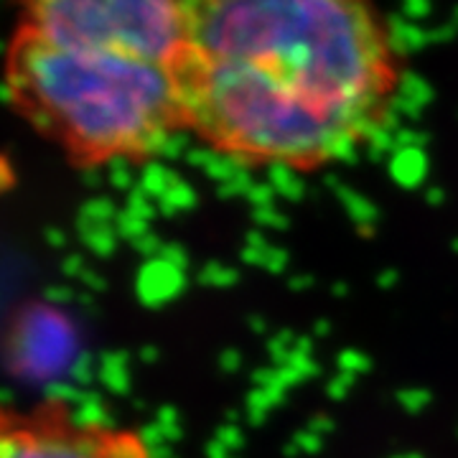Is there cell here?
<instances>
[{
    "instance_id": "6da1fadb",
    "label": "cell",
    "mask_w": 458,
    "mask_h": 458,
    "mask_svg": "<svg viewBox=\"0 0 458 458\" xmlns=\"http://www.w3.org/2000/svg\"><path fill=\"white\" fill-rule=\"evenodd\" d=\"M3 84L13 110L82 168L110 164L114 171L146 161L171 132L189 128L171 66L59 47L18 26Z\"/></svg>"
},
{
    "instance_id": "7a4b0ae2",
    "label": "cell",
    "mask_w": 458,
    "mask_h": 458,
    "mask_svg": "<svg viewBox=\"0 0 458 458\" xmlns=\"http://www.w3.org/2000/svg\"><path fill=\"white\" fill-rule=\"evenodd\" d=\"M191 49L270 69L301 95L339 114L364 138L397 84L390 33L361 3L232 0L181 3Z\"/></svg>"
},
{
    "instance_id": "3957f363",
    "label": "cell",
    "mask_w": 458,
    "mask_h": 458,
    "mask_svg": "<svg viewBox=\"0 0 458 458\" xmlns=\"http://www.w3.org/2000/svg\"><path fill=\"white\" fill-rule=\"evenodd\" d=\"M174 72L189 128H197L214 150L245 156L252 165L313 168L328 164L344 138H360L339 114L260 64L209 59L189 49Z\"/></svg>"
},
{
    "instance_id": "277c9868",
    "label": "cell",
    "mask_w": 458,
    "mask_h": 458,
    "mask_svg": "<svg viewBox=\"0 0 458 458\" xmlns=\"http://www.w3.org/2000/svg\"><path fill=\"white\" fill-rule=\"evenodd\" d=\"M16 26L49 44L110 51L171 69L191 49L183 5L165 0H36L21 8Z\"/></svg>"
},
{
    "instance_id": "5b68a950",
    "label": "cell",
    "mask_w": 458,
    "mask_h": 458,
    "mask_svg": "<svg viewBox=\"0 0 458 458\" xmlns=\"http://www.w3.org/2000/svg\"><path fill=\"white\" fill-rule=\"evenodd\" d=\"M0 458H150L140 433L87 426L51 397L31 410L0 405Z\"/></svg>"
},
{
    "instance_id": "8992f818",
    "label": "cell",
    "mask_w": 458,
    "mask_h": 458,
    "mask_svg": "<svg viewBox=\"0 0 458 458\" xmlns=\"http://www.w3.org/2000/svg\"><path fill=\"white\" fill-rule=\"evenodd\" d=\"M72 352V328L62 313L29 309L13 327L11 354L18 372L31 377L51 375Z\"/></svg>"
},
{
    "instance_id": "52a82bcc",
    "label": "cell",
    "mask_w": 458,
    "mask_h": 458,
    "mask_svg": "<svg viewBox=\"0 0 458 458\" xmlns=\"http://www.w3.org/2000/svg\"><path fill=\"white\" fill-rule=\"evenodd\" d=\"M186 288V273L165 260H150L138 276V295L148 309H161L176 301Z\"/></svg>"
},
{
    "instance_id": "ba28073f",
    "label": "cell",
    "mask_w": 458,
    "mask_h": 458,
    "mask_svg": "<svg viewBox=\"0 0 458 458\" xmlns=\"http://www.w3.org/2000/svg\"><path fill=\"white\" fill-rule=\"evenodd\" d=\"M390 176L403 189H418L428 176V156L423 148H397L390 156Z\"/></svg>"
},
{
    "instance_id": "9c48e42d",
    "label": "cell",
    "mask_w": 458,
    "mask_h": 458,
    "mask_svg": "<svg viewBox=\"0 0 458 458\" xmlns=\"http://www.w3.org/2000/svg\"><path fill=\"white\" fill-rule=\"evenodd\" d=\"M387 33H390V49L393 54H410V51L423 49L430 44V36L423 31L418 23H410L405 18H390L387 23Z\"/></svg>"
},
{
    "instance_id": "30bf717a",
    "label": "cell",
    "mask_w": 458,
    "mask_h": 458,
    "mask_svg": "<svg viewBox=\"0 0 458 458\" xmlns=\"http://www.w3.org/2000/svg\"><path fill=\"white\" fill-rule=\"evenodd\" d=\"M336 197L342 199L344 209L349 212V216L354 219V225L364 232V234H369L372 229L377 227V219H379V212H377V207L369 201V199H364L357 191H352L349 186H344L339 183L336 189Z\"/></svg>"
},
{
    "instance_id": "8fae6325",
    "label": "cell",
    "mask_w": 458,
    "mask_h": 458,
    "mask_svg": "<svg viewBox=\"0 0 458 458\" xmlns=\"http://www.w3.org/2000/svg\"><path fill=\"white\" fill-rule=\"evenodd\" d=\"M267 179H270V186L276 189V194L288 201H301L306 194V183L298 179L293 165L273 164L267 168Z\"/></svg>"
},
{
    "instance_id": "7c38bea8",
    "label": "cell",
    "mask_w": 458,
    "mask_h": 458,
    "mask_svg": "<svg viewBox=\"0 0 458 458\" xmlns=\"http://www.w3.org/2000/svg\"><path fill=\"white\" fill-rule=\"evenodd\" d=\"M194 207H197V194L183 179L179 183H174L164 197L158 199V212L165 214V216H174V214L194 209Z\"/></svg>"
},
{
    "instance_id": "4fadbf2b",
    "label": "cell",
    "mask_w": 458,
    "mask_h": 458,
    "mask_svg": "<svg viewBox=\"0 0 458 458\" xmlns=\"http://www.w3.org/2000/svg\"><path fill=\"white\" fill-rule=\"evenodd\" d=\"M181 176H176L174 171H168L164 164H148L143 168V179H140V191L146 194H153V197H164L165 191L179 183Z\"/></svg>"
},
{
    "instance_id": "5bb4252c",
    "label": "cell",
    "mask_w": 458,
    "mask_h": 458,
    "mask_svg": "<svg viewBox=\"0 0 458 458\" xmlns=\"http://www.w3.org/2000/svg\"><path fill=\"white\" fill-rule=\"evenodd\" d=\"M397 95H403V98L412 99L415 105H420V107H428L433 98H436V92H433V87L423 80V77H418L415 72H400V80H397Z\"/></svg>"
},
{
    "instance_id": "9a60e30c",
    "label": "cell",
    "mask_w": 458,
    "mask_h": 458,
    "mask_svg": "<svg viewBox=\"0 0 458 458\" xmlns=\"http://www.w3.org/2000/svg\"><path fill=\"white\" fill-rule=\"evenodd\" d=\"M240 280L237 270H232L227 265H219V262H209L207 267H201L199 273V283L201 285H209V288H229Z\"/></svg>"
},
{
    "instance_id": "2e32d148",
    "label": "cell",
    "mask_w": 458,
    "mask_h": 458,
    "mask_svg": "<svg viewBox=\"0 0 458 458\" xmlns=\"http://www.w3.org/2000/svg\"><path fill=\"white\" fill-rule=\"evenodd\" d=\"M273 408H276V405H273V400L267 397V393L260 390V387H255L252 393L247 394V420H250V426H262L265 418H267V412Z\"/></svg>"
},
{
    "instance_id": "e0dca14e",
    "label": "cell",
    "mask_w": 458,
    "mask_h": 458,
    "mask_svg": "<svg viewBox=\"0 0 458 458\" xmlns=\"http://www.w3.org/2000/svg\"><path fill=\"white\" fill-rule=\"evenodd\" d=\"M336 364H339V372L354 377H360L372 369V360L364 352H360V349H344L342 354H339V360H336Z\"/></svg>"
},
{
    "instance_id": "ac0fdd59",
    "label": "cell",
    "mask_w": 458,
    "mask_h": 458,
    "mask_svg": "<svg viewBox=\"0 0 458 458\" xmlns=\"http://www.w3.org/2000/svg\"><path fill=\"white\" fill-rule=\"evenodd\" d=\"M430 400H433V394L426 387H408V390H400L397 393V403H400V408L405 410V412H423V410L430 405Z\"/></svg>"
},
{
    "instance_id": "d6986e66",
    "label": "cell",
    "mask_w": 458,
    "mask_h": 458,
    "mask_svg": "<svg viewBox=\"0 0 458 458\" xmlns=\"http://www.w3.org/2000/svg\"><path fill=\"white\" fill-rule=\"evenodd\" d=\"M189 140H191V138H189V132L186 131H174L168 138H165V143L158 156H161V158H168V161H176V158H181V156L186 158V153L191 150V148H189L191 146Z\"/></svg>"
},
{
    "instance_id": "ffe728a7",
    "label": "cell",
    "mask_w": 458,
    "mask_h": 458,
    "mask_svg": "<svg viewBox=\"0 0 458 458\" xmlns=\"http://www.w3.org/2000/svg\"><path fill=\"white\" fill-rule=\"evenodd\" d=\"M252 189H255V179L250 176V171H242V174H237V176L229 181V183H222V186H219V197L222 199L247 197Z\"/></svg>"
},
{
    "instance_id": "44dd1931",
    "label": "cell",
    "mask_w": 458,
    "mask_h": 458,
    "mask_svg": "<svg viewBox=\"0 0 458 458\" xmlns=\"http://www.w3.org/2000/svg\"><path fill=\"white\" fill-rule=\"evenodd\" d=\"M158 426H161V430H164L165 441L168 443L181 441L183 430H181V423H179V410L171 408V405L161 408V412H158Z\"/></svg>"
},
{
    "instance_id": "7402d4cb",
    "label": "cell",
    "mask_w": 458,
    "mask_h": 458,
    "mask_svg": "<svg viewBox=\"0 0 458 458\" xmlns=\"http://www.w3.org/2000/svg\"><path fill=\"white\" fill-rule=\"evenodd\" d=\"M227 451H240L245 445V433L237 428V423H225V426L216 430V438Z\"/></svg>"
},
{
    "instance_id": "603a6c76",
    "label": "cell",
    "mask_w": 458,
    "mask_h": 458,
    "mask_svg": "<svg viewBox=\"0 0 458 458\" xmlns=\"http://www.w3.org/2000/svg\"><path fill=\"white\" fill-rule=\"evenodd\" d=\"M128 214H132L135 219H140V222H150L153 216H156V207L148 201V194L146 191H132V197H131V207H128Z\"/></svg>"
},
{
    "instance_id": "cb8c5ba5",
    "label": "cell",
    "mask_w": 458,
    "mask_h": 458,
    "mask_svg": "<svg viewBox=\"0 0 458 458\" xmlns=\"http://www.w3.org/2000/svg\"><path fill=\"white\" fill-rule=\"evenodd\" d=\"M252 216L260 227H276V229H285L288 227V216L280 214L276 207H265V209H252Z\"/></svg>"
},
{
    "instance_id": "d4e9b609",
    "label": "cell",
    "mask_w": 458,
    "mask_h": 458,
    "mask_svg": "<svg viewBox=\"0 0 458 458\" xmlns=\"http://www.w3.org/2000/svg\"><path fill=\"white\" fill-rule=\"evenodd\" d=\"M250 204L255 209H265V207H276V189L270 183H255V189L247 194Z\"/></svg>"
},
{
    "instance_id": "484cf974",
    "label": "cell",
    "mask_w": 458,
    "mask_h": 458,
    "mask_svg": "<svg viewBox=\"0 0 458 458\" xmlns=\"http://www.w3.org/2000/svg\"><path fill=\"white\" fill-rule=\"evenodd\" d=\"M357 385V377L354 375H344V372H339V375L334 377L331 382H328L327 393L331 400H344L346 394H349V390Z\"/></svg>"
},
{
    "instance_id": "4316f807",
    "label": "cell",
    "mask_w": 458,
    "mask_h": 458,
    "mask_svg": "<svg viewBox=\"0 0 458 458\" xmlns=\"http://www.w3.org/2000/svg\"><path fill=\"white\" fill-rule=\"evenodd\" d=\"M161 260H165L168 265H174V267H179V270H183L186 273V267H189V255H186V250L181 245H164V250H161V255H158Z\"/></svg>"
},
{
    "instance_id": "83f0119b",
    "label": "cell",
    "mask_w": 458,
    "mask_h": 458,
    "mask_svg": "<svg viewBox=\"0 0 458 458\" xmlns=\"http://www.w3.org/2000/svg\"><path fill=\"white\" fill-rule=\"evenodd\" d=\"M394 143L397 148H423L430 143V135L428 132H418V131H400L394 135Z\"/></svg>"
},
{
    "instance_id": "f1b7e54d",
    "label": "cell",
    "mask_w": 458,
    "mask_h": 458,
    "mask_svg": "<svg viewBox=\"0 0 458 458\" xmlns=\"http://www.w3.org/2000/svg\"><path fill=\"white\" fill-rule=\"evenodd\" d=\"M293 443L301 454H318V451H321V438H318L316 433H311L309 428L301 430V433H295Z\"/></svg>"
},
{
    "instance_id": "f546056e",
    "label": "cell",
    "mask_w": 458,
    "mask_h": 458,
    "mask_svg": "<svg viewBox=\"0 0 458 458\" xmlns=\"http://www.w3.org/2000/svg\"><path fill=\"white\" fill-rule=\"evenodd\" d=\"M390 107H393L394 113L400 114V117H410V120H418L420 113H423V107H420V105H415L412 99L403 98V95H397V98L390 99Z\"/></svg>"
},
{
    "instance_id": "4dcf8cb0",
    "label": "cell",
    "mask_w": 458,
    "mask_h": 458,
    "mask_svg": "<svg viewBox=\"0 0 458 458\" xmlns=\"http://www.w3.org/2000/svg\"><path fill=\"white\" fill-rule=\"evenodd\" d=\"M288 252L283 250V247H270L267 250V255H265V270H270V273H283L285 267H288Z\"/></svg>"
},
{
    "instance_id": "1f68e13d",
    "label": "cell",
    "mask_w": 458,
    "mask_h": 458,
    "mask_svg": "<svg viewBox=\"0 0 458 458\" xmlns=\"http://www.w3.org/2000/svg\"><path fill=\"white\" fill-rule=\"evenodd\" d=\"M216 153L219 150H214V148H191L189 153H186V161H189V165H197V168H209L212 165V161L216 158Z\"/></svg>"
},
{
    "instance_id": "d6a6232c",
    "label": "cell",
    "mask_w": 458,
    "mask_h": 458,
    "mask_svg": "<svg viewBox=\"0 0 458 458\" xmlns=\"http://www.w3.org/2000/svg\"><path fill=\"white\" fill-rule=\"evenodd\" d=\"M428 16H430V3H426V0H410V3H405V8H403V18L410 21V23L426 21Z\"/></svg>"
},
{
    "instance_id": "836d02e7",
    "label": "cell",
    "mask_w": 458,
    "mask_h": 458,
    "mask_svg": "<svg viewBox=\"0 0 458 458\" xmlns=\"http://www.w3.org/2000/svg\"><path fill=\"white\" fill-rule=\"evenodd\" d=\"M146 222L135 219L132 214H123V216H120V232H123L125 237H131V240H140V237L146 234Z\"/></svg>"
},
{
    "instance_id": "e575fe53",
    "label": "cell",
    "mask_w": 458,
    "mask_h": 458,
    "mask_svg": "<svg viewBox=\"0 0 458 458\" xmlns=\"http://www.w3.org/2000/svg\"><path fill=\"white\" fill-rule=\"evenodd\" d=\"M135 247H138V252L140 255H146V258H153V255H161V250H164V242L156 237V234H143L140 240H135Z\"/></svg>"
},
{
    "instance_id": "d590c367",
    "label": "cell",
    "mask_w": 458,
    "mask_h": 458,
    "mask_svg": "<svg viewBox=\"0 0 458 458\" xmlns=\"http://www.w3.org/2000/svg\"><path fill=\"white\" fill-rule=\"evenodd\" d=\"M219 367H222V372H237V369L242 367V357H240V352H234V349H225V352L219 354Z\"/></svg>"
},
{
    "instance_id": "8d00e7d4",
    "label": "cell",
    "mask_w": 458,
    "mask_h": 458,
    "mask_svg": "<svg viewBox=\"0 0 458 458\" xmlns=\"http://www.w3.org/2000/svg\"><path fill=\"white\" fill-rule=\"evenodd\" d=\"M456 26L454 23H443L438 29H433V31H428L430 36V44H445V41H454L456 38Z\"/></svg>"
},
{
    "instance_id": "74e56055",
    "label": "cell",
    "mask_w": 458,
    "mask_h": 458,
    "mask_svg": "<svg viewBox=\"0 0 458 458\" xmlns=\"http://www.w3.org/2000/svg\"><path fill=\"white\" fill-rule=\"evenodd\" d=\"M334 428H336V423H334L328 415H316L311 423H309V430H311V433H316L318 438H321V436H327V433H331Z\"/></svg>"
},
{
    "instance_id": "f35d334b",
    "label": "cell",
    "mask_w": 458,
    "mask_h": 458,
    "mask_svg": "<svg viewBox=\"0 0 458 458\" xmlns=\"http://www.w3.org/2000/svg\"><path fill=\"white\" fill-rule=\"evenodd\" d=\"M267 250H270V247H267ZM267 250L245 247V250H242V262H247V265H260V267H265V255H267Z\"/></svg>"
},
{
    "instance_id": "ab89813d",
    "label": "cell",
    "mask_w": 458,
    "mask_h": 458,
    "mask_svg": "<svg viewBox=\"0 0 458 458\" xmlns=\"http://www.w3.org/2000/svg\"><path fill=\"white\" fill-rule=\"evenodd\" d=\"M397 280H400L397 270H385V273H379L377 285H379V288H385V291H390V288H394V285H397Z\"/></svg>"
},
{
    "instance_id": "60d3db41",
    "label": "cell",
    "mask_w": 458,
    "mask_h": 458,
    "mask_svg": "<svg viewBox=\"0 0 458 458\" xmlns=\"http://www.w3.org/2000/svg\"><path fill=\"white\" fill-rule=\"evenodd\" d=\"M295 354H301V357H311L313 352V339L311 336H298V342L293 346Z\"/></svg>"
},
{
    "instance_id": "b9f144b4",
    "label": "cell",
    "mask_w": 458,
    "mask_h": 458,
    "mask_svg": "<svg viewBox=\"0 0 458 458\" xmlns=\"http://www.w3.org/2000/svg\"><path fill=\"white\" fill-rule=\"evenodd\" d=\"M245 247H255V250H267V242H265V237H262L260 232H247V237H245Z\"/></svg>"
},
{
    "instance_id": "7bdbcfd3",
    "label": "cell",
    "mask_w": 458,
    "mask_h": 458,
    "mask_svg": "<svg viewBox=\"0 0 458 458\" xmlns=\"http://www.w3.org/2000/svg\"><path fill=\"white\" fill-rule=\"evenodd\" d=\"M207 458H229V451L219 441H212L207 445Z\"/></svg>"
},
{
    "instance_id": "ee69618b",
    "label": "cell",
    "mask_w": 458,
    "mask_h": 458,
    "mask_svg": "<svg viewBox=\"0 0 458 458\" xmlns=\"http://www.w3.org/2000/svg\"><path fill=\"white\" fill-rule=\"evenodd\" d=\"M426 199L430 207H441L443 201H445V191H443V189H438V186H433V189H428Z\"/></svg>"
},
{
    "instance_id": "f6af8a7d",
    "label": "cell",
    "mask_w": 458,
    "mask_h": 458,
    "mask_svg": "<svg viewBox=\"0 0 458 458\" xmlns=\"http://www.w3.org/2000/svg\"><path fill=\"white\" fill-rule=\"evenodd\" d=\"M291 291H306V288H311L313 285V278L311 276H298V278H293L291 283Z\"/></svg>"
},
{
    "instance_id": "bcb514c9",
    "label": "cell",
    "mask_w": 458,
    "mask_h": 458,
    "mask_svg": "<svg viewBox=\"0 0 458 458\" xmlns=\"http://www.w3.org/2000/svg\"><path fill=\"white\" fill-rule=\"evenodd\" d=\"M250 328L258 331V334H265V331H267V321L260 318V316H252V318H250Z\"/></svg>"
},
{
    "instance_id": "7dc6e473",
    "label": "cell",
    "mask_w": 458,
    "mask_h": 458,
    "mask_svg": "<svg viewBox=\"0 0 458 458\" xmlns=\"http://www.w3.org/2000/svg\"><path fill=\"white\" fill-rule=\"evenodd\" d=\"M328 331H331V327H328L327 318H321V321L313 324V334H316V336H327Z\"/></svg>"
},
{
    "instance_id": "c3c4849f",
    "label": "cell",
    "mask_w": 458,
    "mask_h": 458,
    "mask_svg": "<svg viewBox=\"0 0 458 458\" xmlns=\"http://www.w3.org/2000/svg\"><path fill=\"white\" fill-rule=\"evenodd\" d=\"M143 360H146V361H156V360H158V352H156L153 346H148L146 352H143Z\"/></svg>"
},
{
    "instance_id": "681fc988",
    "label": "cell",
    "mask_w": 458,
    "mask_h": 458,
    "mask_svg": "<svg viewBox=\"0 0 458 458\" xmlns=\"http://www.w3.org/2000/svg\"><path fill=\"white\" fill-rule=\"evenodd\" d=\"M331 291H334V295H346V283H336Z\"/></svg>"
},
{
    "instance_id": "f907efd6",
    "label": "cell",
    "mask_w": 458,
    "mask_h": 458,
    "mask_svg": "<svg viewBox=\"0 0 458 458\" xmlns=\"http://www.w3.org/2000/svg\"><path fill=\"white\" fill-rule=\"evenodd\" d=\"M454 26H456V31H458V8L454 11Z\"/></svg>"
},
{
    "instance_id": "816d5d0a",
    "label": "cell",
    "mask_w": 458,
    "mask_h": 458,
    "mask_svg": "<svg viewBox=\"0 0 458 458\" xmlns=\"http://www.w3.org/2000/svg\"><path fill=\"white\" fill-rule=\"evenodd\" d=\"M405 458H423L420 454H405Z\"/></svg>"
},
{
    "instance_id": "f5cc1de1",
    "label": "cell",
    "mask_w": 458,
    "mask_h": 458,
    "mask_svg": "<svg viewBox=\"0 0 458 458\" xmlns=\"http://www.w3.org/2000/svg\"><path fill=\"white\" fill-rule=\"evenodd\" d=\"M454 250H456V252H458V240H454Z\"/></svg>"
},
{
    "instance_id": "db71d44e",
    "label": "cell",
    "mask_w": 458,
    "mask_h": 458,
    "mask_svg": "<svg viewBox=\"0 0 458 458\" xmlns=\"http://www.w3.org/2000/svg\"><path fill=\"white\" fill-rule=\"evenodd\" d=\"M393 458H405V454H403V456H393Z\"/></svg>"
}]
</instances>
